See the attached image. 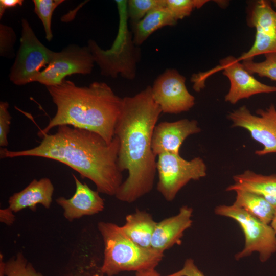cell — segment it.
I'll list each match as a JSON object with an SVG mask.
<instances>
[{
  "label": "cell",
  "instance_id": "52a82bcc",
  "mask_svg": "<svg viewBox=\"0 0 276 276\" xmlns=\"http://www.w3.org/2000/svg\"><path fill=\"white\" fill-rule=\"evenodd\" d=\"M38 39L28 21L21 19L20 45L9 75L14 84L24 85L36 82L41 72L55 54Z\"/></svg>",
  "mask_w": 276,
  "mask_h": 276
},
{
  "label": "cell",
  "instance_id": "83f0119b",
  "mask_svg": "<svg viewBox=\"0 0 276 276\" xmlns=\"http://www.w3.org/2000/svg\"><path fill=\"white\" fill-rule=\"evenodd\" d=\"M16 40L15 31L11 27L0 25V55L7 58L14 57V46Z\"/></svg>",
  "mask_w": 276,
  "mask_h": 276
},
{
  "label": "cell",
  "instance_id": "1f68e13d",
  "mask_svg": "<svg viewBox=\"0 0 276 276\" xmlns=\"http://www.w3.org/2000/svg\"><path fill=\"white\" fill-rule=\"evenodd\" d=\"M23 0H1L0 1V18L2 19L5 11L8 8L21 6Z\"/></svg>",
  "mask_w": 276,
  "mask_h": 276
},
{
  "label": "cell",
  "instance_id": "3957f363",
  "mask_svg": "<svg viewBox=\"0 0 276 276\" xmlns=\"http://www.w3.org/2000/svg\"><path fill=\"white\" fill-rule=\"evenodd\" d=\"M46 87L57 110L48 125L38 131L39 137L55 127L68 125L94 132L108 143L112 142L122 98L107 83L95 81L87 86H78L64 80Z\"/></svg>",
  "mask_w": 276,
  "mask_h": 276
},
{
  "label": "cell",
  "instance_id": "7a4b0ae2",
  "mask_svg": "<svg viewBox=\"0 0 276 276\" xmlns=\"http://www.w3.org/2000/svg\"><path fill=\"white\" fill-rule=\"evenodd\" d=\"M41 138L38 145L27 150L1 148L0 157L34 156L55 160L90 180L99 193L115 196L123 183L122 172L118 164L119 141L117 136L108 143L94 132L61 125L55 133L45 134Z\"/></svg>",
  "mask_w": 276,
  "mask_h": 276
},
{
  "label": "cell",
  "instance_id": "9a60e30c",
  "mask_svg": "<svg viewBox=\"0 0 276 276\" xmlns=\"http://www.w3.org/2000/svg\"><path fill=\"white\" fill-rule=\"evenodd\" d=\"M192 208L183 205L176 215L157 222L151 248L164 252L174 245L180 244L185 232L192 225Z\"/></svg>",
  "mask_w": 276,
  "mask_h": 276
},
{
  "label": "cell",
  "instance_id": "f1b7e54d",
  "mask_svg": "<svg viewBox=\"0 0 276 276\" xmlns=\"http://www.w3.org/2000/svg\"><path fill=\"white\" fill-rule=\"evenodd\" d=\"M9 103L7 101L0 102V146L8 145V134L10 130L11 117L8 111Z\"/></svg>",
  "mask_w": 276,
  "mask_h": 276
},
{
  "label": "cell",
  "instance_id": "4fadbf2b",
  "mask_svg": "<svg viewBox=\"0 0 276 276\" xmlns=\"http://www.w3.org/2000/svg\"><path fill=\"white\" fill-rule=\"evenodd\" d=\"M201 131L195 120L183 119L174 122H162L153 130L152 149L157 156L164 153L179 154L183 141L190 135Z\"/></svg>",
  "mask_w": 276,
  "mask_h": 276
},
{
  "label": "cell",
  "instance_id": "30bf717a",
  "mask_svg": "<svg viewBox=\"0 0 276 276\" xmlns=\"http://www.w3.org/2000/svg\"><path fill=\"white\" fill-rule=\"evenodd\" d=\"M257 115L251 113L244 105L230 112L227 118L232 126L247 130L251 137L263 146L255 154L263 156L276 153V107L272 104L265 109H258Z\"/></svg>",
  "mask_w": 276,
  "mask_h": 276
},
{
  "label": "cell",
  "instance_id": "cb8c5ba5",
  "mask_svg": "<svg viewBox=\"0 0 276 276\" xmlns=\"http://www.w3.org/2000/svg\"><path fill=\"white\" fill-rule=\"evenodd\" d=\"M166 0H129L127 12L130 24L140 21L150 11L166 7Z\"/></svg>",
  "mask_w": 276,
  "mask_h": 276
},
{
  "label": "cell",
  "instance_id": "ac0fdd59",
  "mask_svg": "<svg viewBox=\"0 0 276 276\" xmlns=\"http://www.w3.org/2000/svg\"><path fill=\"white\" fill-rule=\"evenodd\" d=\"M156 224L150 213L136 210L126 216L125 223L121 227L134 243L148 248H151L152 238Z\"/></svg>",
  "mask_w": 276,
  "mask_h": 276
},
{
  "label": "cell",
  "instance_id": "44dd1931",
  "mask_svg": "<svg viewBox=\"0 0 276 276\" xmlns=\"http://www.w3.org/2000/svg\"><path fill=\"white\" fill-rule=\"evenodd\" d=\"M247 24L256 32L276 34V11L271 3L266 0L255 2L249 10Z\"/></svg>",
  "mask_w": 276,
  "mask_h": 276
},
{
  "label": "cell",
  "instance_id": "484cf974",
  "mask_svg": "<svg viewBox=\"0 0 276 276\" xmlns=\"http://www.w3.org/2000/svg\"><path fill=\"white\" fill-rule=\"evenodd\" d=\"M5 275L44 276L37 272L21 252H18L14 257L6 262Z\"/></svg>",
  "mask_w": 276,
  "mask_h": 276
},
{
  "label": "cell",
  "instance_id": "d6986e66",
  "mask_svg": "<svg viewBox=\"0 0 276 276\" xmlns=\"http://www.w3.org/2000/svg\"><path fill=\"white\" fill-rule=\"evenodd\" d=\"M177 22L166 7L154 9L137 22L130 24L133 42L140 47L158 29L175 26Z\"/></svg>",
  "mask_w": 276,
  "mask_h": 276
},
{
  "label": "cell",
  "instance_id": "e0dca14e",
  "mask_svg": "<svg viewBox=\"0 0 276 276\" xmlns=\"http://www.w3.org/2000/svg\"><path fill=\"white\" fill-rule=\"evenodd\" d=\"M234 183L226 189V191L237 190L254 193L264 197L276 208V174L263 175L251 170L233 176Z\"/></svg>",
  "mask_w": 276,
  "mask_h": 276
},
{
  "label": "cell",
  "instance_id": "d6a6232c",
  "mask_svg": "<svg viewBox=\"0 0 276 276\" xmlns=\"http://www.w3.org/2000/svg\"><path fill=\"white\" fill-rule=\"evenodd\" d=\"M134 276H160L155 269H150L136 272Z\"/></svg>",
  "mask_w": 276,
  "mask_h": 276
},
{
  "label": "cell",
  "instance_id": "603a6c76",
  "mask_svg": "<svg viewBox=\"0 0 276 276\" xmlns=\"http://www.w3.org/2000/svg\"><path fill=\"white\" fill-rule=\"evenodd\" d=\"M64 0H33L34 12L41 21L48 41L53 39L52 19L54 10Z\"/></svg>",
  "mask_w": 276,
  "mask_h": 276
},
{
  "label": "cell",
  "instance_id": "d590c367",
  "mask_svg": "<svg viewBox=\"0 0 276 276\" xmlns=\"http://www.w3.org/2000/svg\"><path fill=\"white\" fill-rule=\"evenodd\" d=\"M103 274H95L91 276H103ZM77 276V275H76Z\"/></svg>",
  "mask_w": 276,
  "mask_h": 276
},
{
  "label": "cell",
  "instance_id": "6da1fadb",
  "mask_svg": "<svg viewBox=\"0 0 276 276\" xmlns=\"http://www.w3.org/2000/svg\"><path fill=\"white\" fill-rule=\"evenodd\" d=\"M162 113L152 97L151 86L122 98L114 136L119 141V168L128 175L114 196L121 201L132 203L153 188L157 170L152 139Z\"/></svg>",
  "mask_w": 276,
  "mask_h": 276
},
{
  "label": "cell",
  "instance_id": "5bb4252c",
  "mask_svg": "<svg viewBox=\"0 0 276 276\" xmlns=\"http://www.w3.org/2000/svg\"><path fill=\"white\" fill-rule=\"evenodd\" d=\"M76 185L75 192L70 198L59 197L57 203L63 210V215L69 221L85 216H91L102 212L104 201L99 192L91 189L85 183H82L73 174Z\"/></svg>",
  "mask_w": 276,
  "mask_h": 276
},
{
  "label": "cell",
  "instance_id": "ffe728a7",
  "mask_svg": "<svg viewBox=\"0 0 276 276\" xmlns=\"http://www.w3.org/2000/svg\"><path fill=\"white\" fill-rule=\"evenodd\" d=\"M234 204L242 209L261 222L270 224L276 214V208L262 196L252 192L237 190Z\"/></svg>",
  "mask_w": 276,
  "mask_h": 276
},
{
  "label": "cell",
  "instance_id": "836d02e7",
  "mask_svg": "<svg viewBox=\"0 0 276 276\" xmlns=\"http://www.w3.org/2000/svg\"><path fill=\"white\" fill-rule=\"evenodd\" d=\"M5 263L3 260V256L2 254L0 255V276L5 275Z\"/></svg>",
  "mask_w": 276,
  "mask_h": 276
},
{
  "label": "cell",
  "instance_id": "4dcf8cb0",
  "mask_svg": "<svg viewBox=\"0 0 276 276\" xmlns=\"http://www.w3.org/2000/svg\"><path fill=\"white\" fill-rule=\"evenodd\" d=\"M14 213L9 207L0 209V221L7 225H11L15 220Z\"/></svg>",
  "mask_w": 276,
  "mask_h": 276
},
{
  "label": "cell",
  "instance_id": "8fae6325",
  "mask_svg": "<svg viewBox=\"0 0 276 276\" xmlns=\"http://www.w3.org/2000/svg\"><path fill=\"white\" fill-rule=\"evenodd\" d=\"M152 97L163 113L177 114L190 110L195 98L186 86V78L175 68H167L151 86Z\"/></svg>",
  "mask_w": 276,
  "mask_h": 276
},
{
  "label": "cell",
  "instance_id": "5b68a950",
  "mask_svg": "<svg viewBox=\"0 0 276 276\" xmlns=\"http://www.w3.org/2000/svg\"><path fill=\"white\" fill-rule=\"evenodd\" d=\"M127 2L116 1L119 23L111 47L104 50L93 39L88 40L87 46L102 75L116 78L120 75L123 78L133 80L136 75L137 65L141 60L142 52L140 47L134 43L132 32L128 27Z\"/></svg>",
  "mask_w": 276,
  "mask_h": 276
},
{
  "label": "cell",
  "instance_id": "ba28073f",
  "mask_svg": "<svg viewBox=\"0 0 276 276\" xmlns=\"http://www.w3.org/2000/svg\"><path fill=\"white\" fill-rule=\"evenodd\" d=\"M157 156L156 188L166 201L173 200L190 181L199 180L206 175V166L200 157L187 160L179 154L171 153H162Z\"/></svg>",
  "mask_w": 276,
  "mask_h": 276
},
{
  "label": "cell",
  "instance_id": "8992f818",
  "mask_svg": "<svg viewBox=\"0 0 276 276\" xmlns=\"http://www.w3.org/2000/svg\"><path fill=\"white\" fill-rule=\"evenodd\" d=\"M214 212L217 215L234 219L243 231L244 247L235 255L236 260L258 252L260 261L265 262L276 253V232L270 224L261 222L234 204L217 206Z\"/></svg>",
  "mask_w": 276,
  "mask_h": 276
},
{
  "label": "cell",
  "instance_id": "d4e9b609",
  "mask_svg": "<svg viewBox=\"0 0 276 276\" xmlns=\"http://www.w3.org/2000/svg\"><path fill=\"white\" fill-rule=\"evenodd\" d=\"M265 60L257 62L253 60L242 61L244 68L251 74H256L276 82V53L264 55Z\"/></svg>",
  "mask_w": 276,
  "mask_h": 276
},
{
  "label": "cell",
  "instance_id": "7c38bea8",
  "mask_svg": "<svg viewBox=\"0 0 276 276\" xmlns=\"http://www.w3.org/2000/svg\"><path fill=\"white\" fill-rule=\"evenodd\" d=\"M219 70H222L229 80L230 88L225 96V101L232 104L255 95L276 93V86L259 81L244 68L242 62L232 56L220 60L219 65L212 73Z\"/></svg>",
  "mask_w": 276,
  "mask_h": 276
},
{
  "label": "cell",
  "instance_id": "2e32d148",
  "mask_svg": "<svg viewBox=\"0 0 276 276\" xmlns=\"http://www.w3.org/2000/svg\"><path fill=\"white\" fill-rule=\"evenodd\" d=\"M54 190V186L49 178L34 179L23 190L9 197L8 207L14 213L26 208L34 211L38 204L49 209L52 202Z\"/></svg>",
  "mask_w": 276,
  "mask_h": 276
},
{
  "label": "cell",
  "instance_id": "8d00e7d4",
  "mask_svg": "<svg viewBox=\"0 0 276 276\" xmlns=\"http://www.w3.org/2000/svg\"><path fill=\"white\" fill-rule=\"evenodd\" d=\"M274 6L276 7V0L272 1Z\"/></svg>",
  "mask_w": 276,
  "mask_h": 276
},
{
  "label": "cell",
  "instance_id": "f546056e",
  "mask_svg": "<svg viewBox=\"0 0 276 276\" xmlns=\"http://www.w3.org/2000/svg\"><path fill=\"white\" fill-rule=\"evenodd\" d=\"M166 276H205L191 258L187 259L179 270Z\"/></svg>",
  "mask_w": 276,
  "mask_h": 276
},
{
  "label": "cell",
  "instance_id": "e575fe53",
  "mask_svg": "<svg viewBox=\"0 0 276 276\" xmlns=\"http://www.w3.org/2000/svg\"><path fill=\"white\" fill-rule=\"evenodd\" d=\"M270 225L276 232V214L275 215V216L272 220Z\"/></svg>",
  "mask_w": 276,
  "mask_h": 276
},
{
  "label": "cell",
  "instance_id": "277c9868",
  "mask_svg": "<svg viewBox=\"0 0 276 276\" xmlns=\"http://www.w3.org/2000/svg\"><path fill=\"white\" fill-rule=\"evenodd\" d=\"M98 229L104 242V259L101 273L113 276L123 271L139 272L155 269L164 252L141 247L132 241L121 226L101 221Z\"/></svg>",
  "mask_w": 276,
  "mask_h": 276
},
{
  "label": "cell",
  "instance_id": "4316f807",
  "mask_svg": "<svg viewBox=\"0 0 276 276\" xmlns=\"http://www.w3.org/2000/svg\"><path fill=\"white\" fill-rule=\"evenodd\" d=\"M207 0H166V7L174 18L178 21L189 16L194 9H199Z\"/></svg>",
  "mask_w": 276,
  "mask_h": 276
},
{
  "label": "cell",
  "instance_id": "7402d4cb",
  "mask_svg": "<svg viewBox=\"0 0 276 276\" xmlns=\"http://www.w3.org/2000/svg\"><path fill=\"white\" fill-rule=\"evenodd\" d=\"M271 53H276V34L256 32L253 45L236 59L239 62L253 60L256 56Z\"/></svg>",
  "mask_w": 276,
  "mask_h": 276
},
{
  "label": "cell",
  "instance_id": "9c48e42d",
  "mask_svg": "<svg viewBox=\"0 0 276 276\" xmlns=\"http://www.w3.org/2000/svg\"><path fill=\"white\" fill-rule=\"evenodd\" d=\"M95 61L89 47L70 44L59 52L40 73L36 82L47 86L61 83L73 74L87 75L92 72Z\"/></svg>",
  "mask_w": 276,
  "mask_h": 276
}]
</instances>
